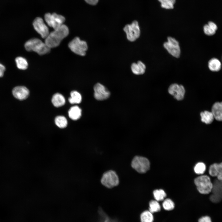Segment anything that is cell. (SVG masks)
Here are the masks:
<instances>
[{"mask_svg":"<svg viewBox=\"0 0 222 222\" xmlns=\"http://www.w3.org/2000/svg\"><path fill=\"white\" fill-rule=\"evenodd\" d=\"M33 25L35 30L42 38H46L49 33V30L42 18L40 17L35 18L33 21Z\"/></svg>","mask_w":222,"mask_h":222,"instance_id":"8fae6325","label":"cell"},{"mask_svg":"<svg viewBox=\"0 0 222 222\" xmlns=\"http://www.w3.org/2000/svg\"><path fill=\"white\" fill-rule=\"evenodd\" d=\"M153 193L154 198L158 201L163 200L166 196V193L162 189L155 190Z\"/></svg>","mask_w":222,"mask_h":222,"instance_id":"4316f807","label":"cell"},{"mask_svg":"<svg viewBox=\"0 0 222 222\" xmlns=\"http://www.w3.org/2000/svg\"><path fill=\"white\" fill-rule=\"evenodd\" d=\"M24 46L27 51H33L41 55L49 53L51 49L45 42L37 38H32L28 40L25 43Z\"/></svg>","mask_w":222,"mask_h":222,"instance_id":"7a4b0ae2","label":"cell"},{"mask_svg":"<svg viewBox=\"0 0 222 222\" xmlns=\"http://www.w3.org/2000/svg\"><path fill=\"white\" fill-rule=\"evenodd\" d=\"M141 222H153L154 217L152 213L149 210L143 212L140 216Z\"/></svg>","mask_w":222,"mask_h":222,"instance_id":"cb8c5ba5","label":"cell"},{"mask_svg":"<svg viewBox=\"0 0 222 222\" xmlns=\"http://www.w3.org/2000/svg\"><path fill=\"white\" fill-rule=\"evenodd\" d=\"M51 101L55 106L58 107L63 105L65 103V100L62 94L56 93L53 96Z\"/></svg>","mask_w":222,"mask_h":222,"instance_id":"ac0fdd59","label":"cell"},{"mask_svg":"<svg viewBox=\"0 0 222 222\" xmlns=\"http://www.w3.org/2000/svg\"><path fill=\"white\" fill-rule=\"evenodd\" d=\"M168 91L178 101L183 99L185 92L184 87L182 85L177 84L171 85L168 88Z\"/></svg>","mask_w":222,"mask_h":222,"instance_id":"4fadbf2b","label":"cell"},{"mask_svg":"<svg viewBox=\"0 0 222 222\" xmlns=\"http://www.w3.org/2000/svg\"><path fill=\"white\" fill-rule=\"evenodd\" d=\"M68 46L70 50L80 56H84L88 49L86 41L81 40L78 37H76L70 42Z\"/></svg>","mask_w":222,"mask_h":222,"instance_id":"5b68a950","label":"cell"},{"mask_svg":"<svg viewBox=\"0 0 222 222\" xmlns=\"http://www.w3.org/2000/svg\"><path fill=\"white\" fill-rule=\"evenodd\" d=\"M71 97L68 99L69 102L72 104H79L82 101L81 94L78 92L75 91H72L70 93Z\"/></svg>","mask_w":222,"mask_h":222,"instance_id":"7402d4cb","label":"cell"},{"mask_svg":"<svg viewBox=\"0 0 222 222\" xmlns=\"http://www.w3.org/2000/svg\"><path fill=\"white\" fill-rule=\"evenodd\" d=\"M93 89L94 97L97 100H104L110 96V93L109 90L100 83H97L94 85Z\"/></svg>","mask_w":222,"mask_h":222,"instance_id":"7c38bea8","label":"cell"},{"mask_svg":"<svg viewBox=\"0 0 222 222\" xmlns=\"http://www.w3.org/2000/svg\"><path fill=\"white\" fill-rule=\"evenodd\" d=\"M5 69V67L3 64L0 63V77L3 76Z\"/></svg>","mask_w":222,"mask_h":222,"instance_id":"836d02e7","label":"cell"},{"mask_svg":"<svg viewBox=\"0 0 222 222\" xmlns=\"http://www.w3.org/2000/svg\"><path fill=\"white\" fill-rule=\"evenodd\" d=\"M131 70L134 74L137 75L144 74L145 72L146 67L145 64L141 61L137 63H134L131 66Z\"/></svg>","mask_w":222,"mask_h":222,"instance_id":"9a60e30c","label":"cell"},{"mask_svg":"<svg viewBox=\"0 0 222 222\" xmlns=\"http://www.w3.org/2000/svg\"><path fill=\"white\" fill-rule=\"evenodd\" d=\"M208 66L211 71L217 72L221 69V63L218 59L213 58L211 59L209 61Z\"/></svg>","mask_w":222,"mask_h":222,"instance_id":"44dd1931","label":"cell"},{"mask_svg":"<svg viewBox=\"0 0 222 222\" xmlns=\"http://www.w3.org/2000/svg\"><path fill=\"white\" fill-rule=\"evenodd\" d=\"M202 122L206 124H210L213 121L214 118L212 112L207 111L201 112L200 114Z\"/></svg>","mask_w":222,"mask_h":222,"instance_id":"ffe728a7","label":"cell"},{"mask_svg":"<svg viewBox=\"0 0 222 222\" xmlns=\"http://www.w3.org/2000/svg\"><path fill=\"white\" fill-rule=\"evenodd\" d=\"M56 125L59 128H64L66 127L68 122L66 118L63 116H59L56 117L55 120Z\"/></svg>","mask_w":222,"mask_h":222,"instance_id":"d4e9b609","label":"cell"},{"mask_svg":"<svg viewBox=\"0 0 222 222\" xmlns=\"http://www.w3.org/2000/svg\"><path fill=\"white\" fill-rule=\"evenodd\" d=\"M123 30L126 33L127 39L130 42L136 40L140 36V30L138 21H134L131 24L125 25Z\"/></svg>","mask_w":222,"mask_h":222,"instance_id":"52a82bcc","label":"cell"},{"mask_svg":"<svg viewBox=\"0 0 222 222\" xmlns=\"http://www.w3.org/2000/svg\"><path fill=\"white\" fill-rule=\"evenodd\" d=\"M217 29V27L214 22L210 21L204 27V33L208 35H214Z\"/></svg>","mask_w":222,"mask_h":222,"instance_id":"d6986e66","label":"cell"},{"mask_svg":"<svg viewBox=\"0 0 222 222\" xmlns=\"http://www.w3.org/2000/svg\"><path fill=\"white\" fill-rule=\"evenodd\" d=\"M81 112L82 110L79 107L77 106H73L68 111L69 117L73 120H77L81 117Z\"/></svg>","mask_w":222,"mask_h":222,"instance_id":"e0dca14e","label":"cell"},{"mask_svg":"<svg viewBox=\"0 0 222 222\" xmlns=\"http://www.w3.org/2000/svg\"><path fill=\"white\" fill-rule=\"evenodd\" d=\"M216 177L217 179L222 180V162L216 164Z\"/></svg>","mask_w":222,"mask_h":222,"instance_id":"4dcf8cb0","label":"cell"},{"mask_svg":"<svg viewBox=\"0 0 222 222\" xmlns=\"http://www.w3.org/2000/svg\"><path fill=\"white\" fill-rule=\"evenodd\" d=\"M12 92L15 98L20 100L26 99L29 94L28 89L24 86H18L14 87Z\"/></svg>","mask_w":222,"mask_h":222,"instance_id":"5bb4252c","label":"cell"},{"mask_svg":"<svg viewBox=\"0 0 222 222\" xmlns=\"http://www.w3.org/2000/svg\"><path fill=\"white\" fill-rule=\"evenodd\" d=\"M101 183L105 187L111 188L117 186L119 180L116 172L110 170L103 173L101 179Z\"/></svg>","mask_w":222,"mask_h":222,"instance_id":"277c9868","label":"cell"},{"mask_svg":"<svg viewBox=\"0 0 222 222\" xmlns=\"http://www.w3.org/2000/svg\"><path fill=\"white\" fill-rule=\"evenodd\" d=\"M212 183V194L210 199L212 202L217 203L222 200V180L216 179Z\"/></svg>","mask_w":222,"mask_h":222,"instance_id":"30bf717a","label":"cell"},{"mask_svg":"<svg viewBox=\"0 0 222 222\" xmlns=\"http://www.w3.org/2000/svg\"><path fill=\"white\" fill-rule=\"evenodd\" d=\"M15 61L17 67L21 70H25L27 68L28 64L27 60L24 58L19 56L16 58Z\"/></svg>","mask_w":222,"mask_h":222,"instance_id":"603a6c76","label":"cell"},{"mask_svg":"<svg viewBox=\"0 0 222 222\" xmlns=\"http://www.w3.org/2000/svg\"><path fill=\"white\" fill-rule=\"evenodd\" d=\"M206 169L205 164L202 162L197 163L194 168L195 172L198 175H202L204 173Z\"/></svg>","mask_w":222,"mask_h":222,"instance_id":"f1b7e54d","label":"cell"},{"mask_svg":"<svg viewBox=\"0 0 222 222\" xmlns=\"http://www.w3.org/2000/svg\"><path fill=\"white\" fill-rule=\"evenodd\" d=\"M69 33L68 27L63 24L49 33L45 39V43L50 48L56 47L59 45L61 41L68 35Z\"/></svg>","mask_w":222,"mask_h":222,"instance_id":"6da1fadb","label":"cell"},{"mask_svg":"<svg viewBox=\"0 0 222 222\" xmlns=\"http://www.w3.org/2000/svg\"><path fill=\"white\" fill-rule=\"evenodd\" d=\"M194 183L200 193L207 194L211 192L213 183L208 176L202 175L198 176L195 179Z\"/></svg>","mask_w":222,"mask_h":222,"instance_id":"3957f363","label":"cell"},{"mask_svg":"<svg viewBox=\"0 0 222 222\" xmlns=\"http://www.w3.org/2000/svg\"><path fill=\"white\" fill-rule=\"evenodd\" d=\"M198 222H212L211 217L208 215L200 217L198 220Z\"/></svg>","mask_w":222,"mask_h":222,"instance_id":"1f68e13d","label":"cell"},{"mask_svg":"<svg viewBox=\"0 0 222 222\" xmlns=\"http://www.w3.org/2000/svg\"><path fill=\"white\" fill-rule=\"evenodd\" d=\"M212 112L216 119L222 121V102L215 103L212 106Z\"/></svg>","mask_w":222,"mask_h":222,"instance_id":"2e32d148","label":"cell"},{"mask_svg":"<svg viewBox=\"0 0 222 222\" xmlns=\"http://www.w3.org/2000/svg\"><path fill=\"white\" fill-rule=\"evenodd\" d=\"M162 7L166 9H171L174 7L175 0H158Z\"/></svg>","mask_w":222,"mask_h":222,"instance_id":"83f0119b","label":"cell"},{"mask_svg":"<svg viewBox=\"0 0 222 222\" xmlns=\"http://www.w3.org/2000/svg\"><path fill=\"white\" fill-rule=\"evenodd\" d=\"M88 4L91 5H96L98 2L99 0H84Z\"/></svg>","mask_w":222,"mask_h":222,"instance_id":"d6a6232c","label":"cell"},{"mask_svg":"<svg viewBox=\"0 0 222 222\" xmlns=\"http://www.w3.org/2000/svg\"><path fill=\"white\" fill-rule=\"evenodd\" d=\"M162 206L166 210L171 211L175 208V204L172 200L170 199H165L162 203Z\"/></svg>","mask_w":222,"mask_h":222,"instance_id":"f546056e","label":"cell"},{"mask_svg":"<svg viewBox=\"0 0 222 222\" xmlns=\"http://www.w3.org/2000/svg\"><path fill=\"white\" fill-rule=\"evenodd\" d=\"M161 210L160 206L156 200H152L149 203V211L152 213L159 212Z\"/></svg>","mask_w":222,"mask_h":222,"instance_id":"484cf974","label":"cell"},{"mask_svg":"<svg viewBox=\"0 0 222 222\" xmlns=\"http://www.w3.org/2000/svg\"><path fill=\"white\" fill-rule=\"evenodd\" d=\"M44 18L48 26L54 30L63 25L65 20L64 16L55 13L52 14L46 13L44 15Z\"/></svg>","mask_w":222,"mask_h":222,"instance_id":"ba28073f","label":"cell"},{"mask_svg":"<svg viewBox=\"0 0 222 222\" xmlns=\"http://www.w3.org/2000/svg\"><path fill=\"white\" fill-rule=\"evenodd\" d=\"M164 48L173 56L178 58L180 54V49L178 42L171 37L167 38V41L163 44Z\"/></svg>","mask_w":222,"mask_h":222,"instance_id":"9c48e42d","label":"cell"},{"mask_svg":"<svg viewBox=\"0 0 222 222\" xmlns=\"http://www.w3.org/2000/svg\"><path fill=\"white\" fill-rule=\"evenodd\" d=\"M132 167L138 172L144 173L147 172L150 168V162L146 158L136 156L132 159Z\"/></svg>","mask_w":222,"mask_h":222,"instance_id":"8992f818","label":"cell"}]
</instances>
